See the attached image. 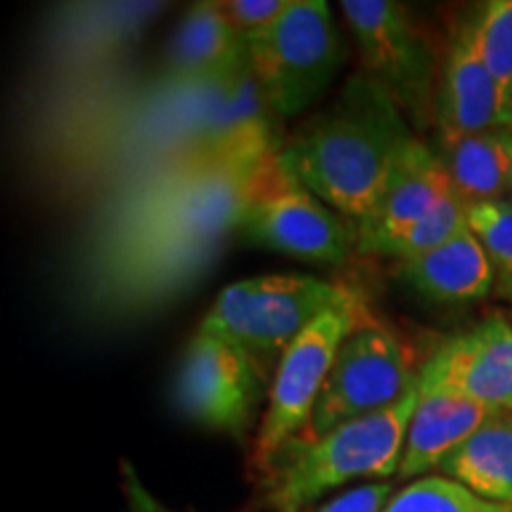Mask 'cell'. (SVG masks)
Masks as SVG:
<instances>
[{
    "label": "cell",
    "mask_w": 512,
    "mask_h": 512,
    "mask_svg": "<svg viewBox=\"0 0 512 512\" xmlns=\"http://www.w3.org/2000/svg\"><path fill=\"white\" fill-rule=\"evenodd\" d=\"M268 157L185 152L102 200L76 259L86 313L124 323L190 290L238 233L249 185Z\"/></svg>",
    "instance_id": "cell-1"
},
{
    "label": "cell",
    "mask_w": 512,
    "mask_h": 512,
    "mask_svg": "<svg viewBox=\"0 0 512 512\" xmlns=\"http://www.w3.org/2000/svg\"><path fill=\"white\" fill-rule=\"evenodd\" d=\"M413 126L366 72L347 79L332 105L280 145V162L318 200L361 223L415 143Z\"/></svg>",
    "instance_id": "cell-2"
},
{
    "label": "cell",
    "mask_w": 512,
    "mask_h": 512,
    "mask_svg": "<svg viewBox=\"0 0 512 512\" xmlns=\"http://www.w3.org/2000/svg\"><path fill=\"white\" fill-rule=\"evenodd\" d=\"M420 401V382L399 403L339 425L323 437L290 446L266 479L273 512H304L328 491L356 479L387 482L399 475L403 444Z\"/></svg>",
    "instance_id": "cell-3"
},
{
    "label": "cell",
    "mask_w": 512,
    "mask_h": 512,
    "mask_svg": "<svg viewBox=\"0 0 512 512\" xmlns=\"http://www.w3.org/2000/svg\"><path fill=\"white\" fill-rule=\"evenodd\" d=\"M354 306L363 302L351 287L313 275H261L228 285L200 328L247 351L264 370L278 366L287 347L320 316Z\"/></svg>",
    "instance_id": "cell-4"
},
{
    "label": "cell",
    "mask_w": 512,
    "mask_h": 512,
    "mask_svg": "<svg viewBox=\"0 0 512 512\" xmlns=\"http://www.w3.org/2000/svg\"><path fill=\"white\" fill-rule=\"evenodd\" d=\"M256 81L280 119L304 114L328 93L347 46L328 3L292 0L285 15L245 41Z\"/></svg>",
    "instance_id": "cell-5"
},
{
    "label": "cell",
    "mask_w": 512,
    "mask_h": 512,
    "mask_svg": "<svg viewBox=\"0 0 512 512\" xmlns=\"http://www.w3.org/2000/svg\"><path fill=\"white\" fill-rule=\"evenodd\" d=\"M278 152L256 169L242 209L240 238L311 264H344L356 249V230L318 200L280 162Z\"/></svg>",
    "instance_id": "cell-6"
},
{
    "label": "cell",
    "mask_w": 512,
    "mask_h": 512,
    "mask_svg": "<svg viewBox=\"0 0 512 512\" xmlns=\"http://www.w3.org/2000/svg\"><path fill=\"white\" fill-rule=\"evenodd\" d=\"M418 382L420 373L413 370V356L401 337L366 316L339 347L309 427L292 446L323 437L351 420L387 411Z\"/></svg>",
    "instance_id": "cell-7"
},
{
    "label": "cell",
    "mask_w": 512,
    "mask_h": 512,
    "mask_svg": "<svg viewBox=\"0 0 512 512\" xmlns=\"http://www.w3.org/2000/svg\"><path fill=\"white\" fill-rule=\"evenodd\" d=\"M342 15L354 36L370 79L392 95L408 124L425 128L434 119L439 67L430 38L392 0H342Z\"/></svg>",
    "instance_id": "cell-8"
},
{
    "label": "cell",
    "mask_w": 512,
    "mask_h": 512,
    "mask_svg": "<svg viewBox=\"0 0 512 512\" xmlns=\"http://www.w3.org/2000/svg\"><path fill=\"white\" fill-rule=\"evenodd\" d=\"M366 316L363 306L325 313L280 356L254 441L252 460L264 477L306 432L339 347Z\"/></svg>",
    "instance_id": "cell-9"
},
{
    "label": "cell",
    "mask_w": 512,
    "mask_h": 512,
    "mask_svg": "<svg viewBox=\"0 0 512 512\" xmlns=\"http://www.w3.org/2000/svg\"><path fill=\"white\" fill-rule=\"evenodd\" d=\"M264 377L247 351L200 328L178 368L176 406L195 425L242 439L264 396Z\"/></svg>",
    "instance_id": "cell-10"
},
{
    "label": "cell",
    "mask_w": 512,
    "mask_h": 512,
    "mask_svg": "<svg viewBox=\"0 0 512 512\" xmlns=\"http://www.w3.org/2000/svg\"><path fill=\"white\" fill-rule=\"evenodd\" d=\"M420 392L512 413V320L489 316L441 342L420 368Z\"/></svg>",
    "instance_id": "cell-11"
},
{
    "label": "cell",
    "mask_w": 512,
    "mask_h": 512,
    "mask_svg": "<svg viewBox=\"0 0 512 512\" xmlns=\"http://www.w3.org/2000/svg\"><path fill=\"white\" fill-rule=\"evenodd\" d=\"M434 124L437 143L512 126L496 81L479 55L472 12L458 22L439 67Z\"/></svg>",
    "instance_id": "cell-12"
},
{
    "label": "cell",
    "mask_w": 512,
    "mask_h": 512,
    "mask_svg": "<svg viewBox=\"0 0 512 512\" xmlns=\"http://www.w3.org/2000/svg\"><path fill=\"white\" fill-rule=\"evenodd\" d=\"M159 3H76L57 12L48 55L60 67H107L162 12Z\"/></svg>",
    "instance_id": "cell-13"
},
{
    "label": "cell",
    "mask_w": 512,
    "mask_h": 512,
    "mask_svg": "<svg viewBox=\"0 0 512 512\" xmlns=\"http://www.w3.org/2000/svg\"><path fill=\"white\" fill-rule=\"evenodd\" d=\"M456 195L458 192L453 190L437 150L427 147L422 140H415L396 166L380 202L366 219L354 226L356 252L368 256L370 249L380 245L382 240L427 219L432 211H437L441 204Z\"/></svg>",
    "instance_id": "cell-14"
},
{
    "label": "cell",
    "mask_w": 512,
    "mask_h": 512,
    "mask_svg": "<svg viewBox=\"0 0 512 512\" xmlns=\"http://www.w3.org/2000/svg\"><path fill=\"white\" fill-rule=\"evenodd\" d=\"M247 57V46L228 22L223 3L204 0L185 12L162 62L164 86H197L226 79Z\"/></svg>",
    "instance_id": "cell-15"
},
{
    "label": "cell",
    "mask_w": 512,
    "mask_h": 512,
    "mask_svg": "<svg viewBox=\"0 0 512 512\" xmlns=\"http://www.w3.org/2000/svg\"><path fill=\"white\" fill-rule=\"evenodd\" d=\"M399 278L434 304H475L496 287L489 256L470 226L432 252L399 261Z\"/></svg>",
    "instance_id": "cell-16"
},
{
    "label": "cell",
    "mask_w": 512,
    "mask_h": 512,
    "mask_svg": "<svg viewBox=\"0 0 512 512\" xmlns=\"http://www.w3.org/2000/svg\"><path fill=\"white\" fill-rule=\"evenodd\" d=\"M496 413L494 408L451 394L420 392L418 408L406 432L396 479L413 482V479L430 475L432 470H439L444 460Z\"/></svg>",
    "instance_id": "cell-17"
},
{
    "label": "cell",
    "mask_w": 512,
    "mask_h": 512,
    "mask_svg": "<svg viewBox=\"0 0 512 512\" xmlns=\"http://www.w3.org/2000/svg\"><path fill=\"white\" fill-rule=\"evenodd\" d=\"M437 155L467 207L512 195V126L437 143Z\"/></svg>",
    "instance_id": "cell-18"
},
{
    "label": "cell",
    "mask_w": 512,
    "mask_h": 512,
    "mask_svg": "<svg viewBox=\"0 0 512 512\" xmlns=\"http://www.w3.org/2000/svg\"><path fill=\"white\" fill-rule=\"evenodd\" d=\"M439 470L486 501L512 505V413L484 422Z\"/></svg>",
    "instance_id": "cell-19"
},
{
    "label": "cell",
    "mask_w": 512,
    "mask_h": 512,
    "mask_svg": "<svg viewBox=\"0 0 512 512\" xmlns=\"http://www.w3.org/2000/svg\"><path fill=\"white\" fill-rule=\"evenodd\" d=\"M382 512H512V505L486 501L446 475H425L396 489Z\"/></svg>",
    "instance_id": "cell-20"
},
{
    "label": "cell",
    "mask_w": 512,
    "mask_h": 512,
    "mask_svg": "<svg viewBox=\"0 0 512 512\" xmlns=\"http://www.w3.org/2000/svg\"><path fill=\"white\" fill-rule=\"evenodd\" d=\"M472 15L479 55L512 117V0H489Z\"/></svg>",
    "instance_id": "cell-21"
},
{
    "label": "cell",
    "mask_w": 512,
    "mask_h": 512,
    "mask_svg": "<svg viewBox=\"0 0 512 512\" xmlns=\"http://www.w3.org/2000/svg\"><path fill=\"white\" fill-rule=\"evenodd\" d=\"M467 226L482 242L494 268V294L512 302V197L467 207Z\"/></svg>",
    "instance_id": "cell-22"
},
{
    "label": "cell",
    "mask_w": 512,
    "mask_h": 512,
    "mask_svg": "<svg viewBox=\"0 0 512 512\" xmlns=\"http://www.w3.org/2000/svg\"><path fill=\"white\" fill-rule=\"evenodd\" d=\"M465 228L467 204L456 195L441 204L437 211H432L427 219L413 223V226L392 235V238L382 240L380 245L370 249L368 256H394L399 261L413 259V256H420L441 247L444 242L456 238L460 230Z\"/></svg>",
    "instance_id": "cell-23"
},
{
    "label": "cell",
    "mask_w": 512,
    "mask_h": 512,
    "mask_svg": "<svg viewBox=\"0 0 512 512\" xmlns=\"http://www.w3.org/2000/svg\"><path fill=\"white\" fill-rule=\"evenodd\" d=\"M290 3L292 0H228L223 3V12L242 41H247V38L259 36L261 31L273 27L290 8Z\"/></svg>",
    "instance_id": "cell-24"
},
{
    "label": "cell",
    "mask_w": 512,
    "mask_h": 512,
    "mask_svg": "<svg viewBox=\"0 0 512 512\" xmlns=\"http://www.w3.org/2000/svg\"><path fill=\"white\" fill-rule=\"evenodd\" d=\"M394 491L392 482H366L304 512H382Z\"/></svg>",
    "instance_id": "cell-25"
},
{
    "label": "cell",
    "mask_w": 512,
    "mask_h": 512,
    "mask_svg": "<svg viewBox=\"0 0 512 512\" xmlns=\"http://www.w3.org/2000/svg\"><path fill=\"white\" fill-rule=\"evenodd\" d=\"M121 491H124L128 512H176L147 489L143 479L138 477L136 467L128 463V460L121 463Z\"/></svg>",
    "instance_id": "cell-26"
},
{
    "label": "cell",
    "mask_w": 512,
    "mask_h": 512,
    "mask_svg": "<svg viewBox=\"0 0 512 512\" xmlns=\"http://www.w3.org/2000/svg\"><path fill=\"white\" fill-rule=\"evenodd\" d=\"M508 318H510V320H512V309H510V316H508Z\"/></svg>",
    "instance_id": "cell-27"
},
{
    "label": "cell",
    "mask_w": 512,
    "mask_h": 512,
    "mask_svg": "<svg viewBox=\"0 0 512 512\" xmlns=\"http://www.w3.org/2000/svg\"><path fill=\"white\" fill-rule=\"evenodd\" d=\"M510 197H512V195H510Z\"/></svg>",
    "instance_id": "cell-28"
}]
</instances>
